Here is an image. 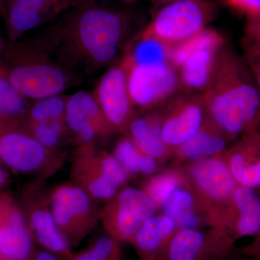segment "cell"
I'll return each instance as SVG.
<instances>
[{"mask_svg": "<svg viewBox=\"0 0 260 260\" xmlns=\"http://www.w3.org/2000/svg\"><path fill=\"white\" fill-rule=\"evenodd\" d=\"M129 23L122 10L78 0L53 25L49 38L64 60L97 69L115 60Z\"/></svg>", "mask_w": 260, "mask_h": 260, "instance_id": "6da1fadb", "label": "cell"}, {"mask_svg": "<svg viewBox=\"0 0 260 260\" xmlns=\"http://www.w3.org/2000/svg\"><path fill=\"white\" fill-rule=\"evenodd\" d=\"M202 95L214 122L228 136L260 133V92L244 57L235 51H219Z\"/></svg>", "mask_w": 260, "mask_h": 260, "instance_id": "7a4b0ae2", "label": "cell"}, {"mask_svg": "<svg viewBox=\"0 0 260 260\" xmlns=\"http://www.w3.org/2000/svg\"><path fill=\"white\" fill-rule=\"evenodd\" d=\"M64 158L41 144L25 122L0 124V162L11 170L45 180L62 167Z\"/></svg>", "mask_w": 260, "mask_h": 260, "instance_id": "3957f363", "label": "cell"}, {"mask_svg": "<svg viewBox=\"0 0 260 260\" xmlns=\"http://www.w3.org/2000/svg\"><path fill=\"white\" fill-rule=\"evenodd\" d=\"M216 13L210 0H177L160 8L140 34L174 47L206 28Z\"/></svg>", "mask_w": 260, "mask_h": 260, "instance_id": "277c9868", "label": "cell"}, {"mask_svg": "<svg viewBox=\"0 0 260 260\" xmlns=\"http://www.w3.org/2000/svg\"><path fill=\"white\" fill-rule=\"evenodd\" d=\"M70 174V181L98 203H105L112 198L127 179V174L115 157L95 145L77 147Z\"/></svg>", "mask_w": 260, "mask_h": 260, "instance_id": "5b68a950", "label": "cell"}, {"mask_svg": "<svg viewBox=\"0 0 260 260\" xmlns=\"http://www.w3.org/2000/svg\"><path fill=\"white\" fill-rule=\"evenodd\" d=\"M49 198L56 225L71 246L79 244L101 220L99 203L72 181L53 187Z\"/></svg>", "mask_w": 260, "mask_h": 260, "instance_id": "8992f818", "label": "cell"}, {"mask_svg": "<svg viewBox=\"0 0 260 260\" xmlns=\"http://www.w3.org/2000/svg\"><path fill=\"white\" fill-rule=\"evenodd\" d=\"M22 51L13 65L6 67L10 82L24 97L39 101L61 95L69 88V70L44 57L40 51Z\"/></svg>", "mask_w": 260, "mask_h": 260, "instance_id": "52a82bcc", "label": "cell"}, {"mask_svg": "<svg viewBox=\"0 0 260 260\" xmlns=\"http://www.w3.org/2000/svg\"><path fill=\"white\" fill-rule=\"evenodd\" d=\"M156 205L144 191L126 188L107 200L101 208V220L108 234L116 240L132 241L155 214Z\"/></svg>", "mask_w": 260, "mask_h": 260, "instance_id": "ba28073f", "label": "cell"}, {"mask_svg": "<svg viewBox=\"0 0 260 260\" xmlns=\"http://www.w3.org/2000/svg\"><path fill=\"white\" fill-rule=\"evenodd\" d=\"M49 192L43 179H37L30 183L23 190L21 209L34 240L46 250L68 256L71 246L56 225L51 210Z\"/></svg>", "mask_w": 260, "mask_h": 260, "instance_id": "9c48e42d", "label": "cell"}, {"mask_svg": "<svg viewBox=\"0 0 260 260\" xmlns=\"http://www.w3.org/2000/svg\"><path fill=\"white\" fill-rule=\"evenodd\" d=\"M128 90L133 105L150 108L172 97L180 86L177 69L171 64L158 66H124Z\"/></svg>", "mask_w": 260, "mask_h": 260, "instance_id": "30bf717a", "label": "cell"}, {"mask_svg": "<svg viewBox=\"0 0 260 260\" xmlns=\"http://www.w3.org/2000/svg\"><path fill=\"white\" fill-rule=\"evenodd\" d=\"M95 100L112 133L127 129L133 105L128 90L127 75L122 65L107 70L98 83Z\"/></svg>", "mask_w": 260, "mask_h": 260, "instance_id": "8fae6325", "label": "cell"}, {"mask_svg": "<svg viewBox=\"0 0 260 260\" xmlns=\"http://www.w3.org/2000/svg\"><path fill=\"white\" fill-rule=\"evenodd\" d=\"M65 120L75 143L95 145L112 134L93 94L78 91L67 99Z\"/></svg>", "mask_w": 260, "mask_h": 260, "instance_id": "7c38bea8", "label": "cell"}, {"mask_svg": "<svg viewBox=\"0 0 260 260\" xmlns=\"http://www.w3.org/2000/svg\"><path fill=\"white\" fill-rule=\"evenodd\" d=\"M206 112L202 93L175 97L161 122L162 140L167 146L179 147L193 138L205 124Z\"/></svg>", "mask_w": 260, "mask_h": 260, "instance_id": "4fadbf2b", "label": "cell"}, {"mask_svg": "<svg viewBox=\"0 0 260 260\" xmlns=\"http://www.w3.org/2000/svg\"><path fill=\"white\" fill-rule=\"evenodd\" d=\"M34 239L21 208L10 198H0V256L5 260H28Z\"/></svg>", "mask_w": 260, "mask_h": 260, "instance_id": "5bb4252c", "label": "cell"}, {"mask_svg": "<svg viewBox=\"0 0 260 260\" xmlns=\"http://www.w3.org/2000/svg\"><path fill=\"white\" fill-rule=\"evenodd\" d=\"M66 0H5V23L12 41L41 26L70 7Z\"/></svg>", "mask_w": 260, "mask_h": 260, "instance_id": "9a60e30c", "label": "cell"}, {"mask_svg": "<svg viewBox=\"0 0 260 260\" xmlns=\"http://www.w3.org/2000/svg\"><path fill=\"white\" fill-rule=\"evenodd\" d=\"M230 244V239L224 236L182 229L173 236L160 260H216Z\"/></svg>", "mask_w": 260, "mask_h": 260, "instance_id": "2e32d148", "label": "cell"}, {"mask_svg": "<svg viewBox=\"0 0 260 260\" xmlns=\"http://www.w3.org/2000/svg\"><path fill=\"white\" fill-rule=\"evenodd\" d=\"M191 175L201 190L217 200L232 199L237 182L229 166L218 158H205L191 166Z\"/></svg>", "mask_w": 260, "mask_h": 260, "instance_id": "e0dca14e", "label": "cell"}, {"mask_svg": "<svg viewBox=\"0 0 260 260\" xmlns=\"http://www.w3.org/2000/svg\"><path fill=\"white\" fill-rule=\"evenodd\" d=\"M229 169L240 186L254 188L260 184V133L244 135L233 147Z\"/></svg>", "mask_w": 260, "mask_h": 260, "instance_id": "ac0fdd59", "label": "cell"}, {"mask_svg": "<svg viewBox=\"0 0 260 260\" xmlns=\"http://www.w3.org/2000/svg\"><path fill=\"white\" fill-rule=\"evenodd\" d=\"M176 225V220L166 215L149 218L132 240L140 256L145 260H160Z\"/></svg>", "mask_w": 260, "mask_h": 260, "instance_id": "d6986e66", "label": "cell"}, {"mask_svg": "<svg viewBox=\"0 0 260 260\" xmlns=\"http://www.w3.org/2000/svg\"><path fill=\"white\" fill-rule=\"evenodd\" d=\"M235 209L234 230L238 237L257 235L260 231V198L252 188L237 186L232 195Z\"/></svg>", "mask_w": 260, "mask_h": 260, "instance_id": "ffe728a7", "label": "cell"}, {"mask_svg": "<svg viewBox=\"0 0 260 260\" xmlns=\"http://www.w3.org/2000/svg\"><path fill=\"white\" fill-rule=\"evenodd\" d=\"M161 119L158 116L133 118L128 125L129 137L142 153L160 158L165 155L167 145L162 140Z\"/></svg>", "mask_w": 260, "mask_h": 260, "instance_id": "44dd1931", "label": "cell"}, {"mask_svg": "<svg viewBox=\"0 0 260 260\" xmlns=\"http://www.w3.org/2000/svg\"><path fill=\"white\" fill-rule=\"evenodd\" d=\"M220 49L207 48L194 53L181 67L180 85L190 92H203L208 87Z\"/></svg>", "mask_w": 260, "mask_h": 260, "instance_id": "7402d4cb", "label": "cell"}, {"mask_svg": "<svg viewBox=\"0 0 260 260\" xmlns=\"http://www.w3.org/2000/svg\"><path fill=\"white\" fill-rule=\"evenodd\" d=\"M28 108L26 98L10 82L6 67L0 66V124L25 122Z\"/></svg>", "mask_w": 260, "mask_h": 260, "instance_id": "603a6c76", "label": "cell"}, {"mask_svg": "<svg viewBox=\"0 0 260 260\" xmlns=\"http://www.w3.org/2000/svg\"><path fill=\"white\" fill-rule=\"evenodd\" d=\"M225 146L226 142L216 128L205 123L193 138L178 148L181 156L198 160L220 153Z\"/></svg>", "mask_w": 260, "mask_h": 260, "instance_id": "cb8c5ba5", "label": "cell"}, {"mask_svg": "<svg viewBox=\"0 0 260 260\" xmlns=\"http://www.w3.org/2000/svg\"><path fill=\"white\" fill-rule=\"evenodd\" d=\"M223 45V37L218 32L206 27L187 40L169 47V61L174 68L179 70L194 53L207 48L221 49Z\"/></svg>", "mask_w": 260, "mask_h": 260, "instance_id": "d4e9b609", "label": "cell"}, {"mask_svg": "<svg viewBox=\"0 0 260 260\" xmlns=\"http://www.w3.org/2000/svg\"><path fill=\"white\" fill-rule=\"evenodd\" d=\"M124 57L121 64L124 66H158L170 64L169 59V47L151 37L140 34Z\"/></svg>", "mask_w": 260, "mask_h": 260, "instance_id": "484cf974", "label": "cell"}, {"mask_svg": "<svg viewBox=\"0 0 260 260\" xmlns=\"http://www.w3.org/2000/svg\"><path fill=\"white\" fill-rule=\"evenodd\" d=\"M25 124L41 144L55 153H61V148L70 135L65 119L40 122L25 121Z\"/></svg>", "mask_w": 260, "mask_h": 260, "instance_id": "4316f807", "label": "cell"}, {"mask_svg": "<svg viewBox=\"0 0 260 260\" xmlns=\"http://www.w3.org/2000/svg\"><path fill=\"white\" fill-rule=\"evenodd\" d=\"M68 98L58 95L37 101L28 108L27 122H40L65 119V109Z\"/></svg>", "mask_w": 260, "mask_h": 260, "instance_id": "83f0119b", "label": "cell"}, {"mask_svg": "<svg viewBox=\"0 0 260 260\" xmlns=\"http://www.w3.org/2000/svg\"><path fill=\"white\" fill-rule=\"evenodd\" d=\"M143 154L128 136L121 138L116 143L113 155L126 174H135L140 173V164Z\"/></svg>", "mask_w": 260, "mask_h": 260, "instance_id": "f1b7e54d", "label": "cell"}, {"mask_svg": "<svg viewBox=\"0 0 260 260\" xmlns=\"http://www.w3.org/2000/svg\"><path fill=\"white\" fill-rule=\"evenodd\" d=\"M179 179L172 174L157 176L149 181L144 191L151 198L155 205L161 206L178 189Z\"/></svg>", "mask_w": 260, "mask_h": 260, "instance_id": "f546056e", "label": "cell"}, {"mask_svg": "<svg viewBox=\"0 0 260 260\" xmlns=\"http://www.w3.org/2000/svg\"><path fill=\"white\" fill-rule=\"evenodd\" d=\"M73 260H119L117 240L111 236H103L88 250L80 253Z\"/></svg>", "mask_w": 260, "mask_h": 260, "instance_id": "4dcf8cb0", "label": "cell"}, {"mask_svg": "<svg viewBox=\"0 0 260 260\" xmlns=\"http://www.w3.org/2000/svg\"><path fill=\"white\" fill-rule=\"evenodd\" d=\"M194 205V200L189 191L184 189H176L164 204L165 215L175 220L184 214L191 212Z\"/></svg>", "mask_w": 260, "mask_h": 260, "instance_id": "1f68e13d", "label": "cell"}, {"mask_svg": "<svg viewBox=\"0 0 260 260\" xmlns=\"http://www.w3.org/2000/svg\"><path fill=\"white\" fill-rule=\"evenodd\" d=\"M244 57L260 92V44L244 37L243 39Z\"/></svg>", "mask_w": 260, "mask_h": 260, "instance_id": "d6a6232c", "label": "cell"}, {"mask_svg": "<svg viewBox=\"0 0 260 260\" xmlns=\"http://www.w3.org/2000/svg\"><path fill=\"white\" fill-rule=\"evenodd\" d=\"M245 37L260 44V12L248 15L245 25Z\"/></svg>", "mask_w": 260, "mask_h": 260, "instance_id": "836d02e7", "label": "cell"}, {"mask_svg": "<svg viewBox=\"0 0 260 260\" xmlns=\"http://www.w3.org/2000/svg\"><path fill=\"white\" fill-rule=\"evenodd\" d=\"M225 2L239 11L248 15L260 12V0H225Z\"/></svg>", "mask_w": 260, "mask_h": 260, "instance_id": "e575fe53", "label": "cell"}, {"mask_svg": "<svg viewBox=\"0 0 260 260\" xmlns=\"http://www.w3.org/2000/svg\"><path fill=\"white\" fill-rule=\"evenodd\" d=\"M176 222L183 229H194L195 228L198 226V223H199L198 216L194 213H191V212L184 214L178 219Z\"/></svg>", "mask_w": 260, "mask_h": 260, "instance_id": "d590c367", "label": "cell"}, {"mask_svg": "<svg viewBox=\"0 0 260 260\" xmlns=\"http://www.w3.org/2000/svg\"><path fill=\"white\" fill-rule=\"evenodd\" d=\"M156 169V160L153 157L143 154L140 164V173L144 174H150Z\"/></svg>", "mask_w": 260, "mask_h": 260, "instance_id": "8d00e7d4", "label": "cell"}, {"mask_svg": "<svg viewBox=\"0 0 260 260\" xmlns=\"http://www.w3.org/2000/svg\"><path fill=\"white\" fill-rule=\"evenodd\" d=\"M32 260H59L55 254L49 251H41L34 254Z\"/></svg>", "mask_w": 260, "mask_h": 260, "instance_id": "74e56055", "label": "cell"}, {"mask_svg": "<svg viewBox=\"0 0 260 260\" xmlns=\"http://www.w3.org/2000/svg\"><path fill=\"white\" fill-rule=\"evenodd\" d=\"M257 234H259V237L258 238L256 242L249 248V250L250 251V252L254 253V254H255V255L260 257V231Z\"/></svg>", "mask_w": 260, "mask_h": 260, "instance_id": "f35d334b", "label": "cell"}, {"mask_svg": "<svg viewBox=\"0 0 260 260\" xmlns=\"http://www.w3.org/2000/svg\"><path fill=\"white\" fill-rule=\"evenodd\" d=\"M153 5L157 8H162L164 5L169 4L173 2L177 1V0H152Z\"/></svg>", "mask_w": 260, "mask_h": 260, "instance_id": "ab89813d", "label": "cell"}, {"mask_svg": "<svg viewBox=\"0 0 260 260\" xmlns=\"http://www.w3.org/2000/svg\"><path fill=\"white\" fill-rule=\"evenodd\" d=\"M7 181V175L5 171L3 170V167L0 165V189L5 185Z\"/></svg>", "mask_w": 260, "mask_h": 260, "instance_id": "60d3db41", "label": "cell"}, {"mask_svg": "<svg viewBox=\"0 0 260 260\" xmlns=\"http://www.w3.org/2000/svg\"><path fill=\"white\" fill-rule=\"evenodd\" d=\"M0 15L5 18V0H0Z\"/></svg>", "mask_w": 260, "mask_h": 260, "instance_id": "b9f144b4", "label": "cell"}, {"mask_svg": "<svg viewBox=\"0 0 260 260\" xmlns=\"http://www.w3.org/2000/svg\"><path fill=\"white\" fill-rule=\"evenodd\" d=\"M2 51H3V42H2L1 37H0V56H1Z\"/></svg>", "mask_w": 260, "mask_h": 260, "instance_id": "7bdbcfd3", "label": "cell"}, {"mask_svg": "<svg viewBox=\"0 0 260 260\" xmlns=\"http://www.w3.org/2000/svg\"><path fill=\"white\" fill-rule=\"evenodd\" d=\"M99 1L106 2L107 1V0H99Z\"/></svg>", "mask_w": 260, "mask_h": 260, "instance_id": "ee69618b", "label": "cell"}, {"mask_svg": "<svg viewBox=\"0 0 260 260\" xmlns=\"http://www.w3.org/2000/svg\"><path fill=\"white\" fill-rule=\"evenodd\" d=\"M66 1L70 2V0H66Z\"/></svg>", "mask_w": 260, "mask_h": 260, "instance_id": "f6af8a7d", "label": "cell"}, {"mask_svg": "<svg viewBox=\"0 0 260 260\" xmlns=\"http://www.w3.org/2000/svg\"><path fill=\"white\" fill-rule=\"evenodd\" d=\"M259 186H260V184H259Z\"/></svg>", "mask_w": 260, "mask_h": 260, "instance_id": "bcb514c9", "label": "cell"}]
</instances>
